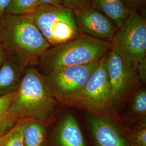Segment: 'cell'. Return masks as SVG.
Returning <instances> with one entry per match:
<instances>
[{"mask_svg": "<svg viewBox=\"0 0 146 146\" xmlns=\"http://www.w3.org/2000/svg\"><path fill=\"white\" fill-rule=\"evenodd\" d=\"M59 106L49 89L45 75L35 66H28L10 107L11 114L17 120L52 122Z\"/></svg>", "mask_w": 146, "mask_h": 146, "instance_id": "1", "label": "cell"}, {"mask_svg": "<svg viewBox=\"0 0 146 146\" xmlns=\"http://www.w3.org/2000/svg\"><path fill=\"white\" fill-rule=\"evenodd\" d=\"M0 44L9 52L19 55L29 66L51 47L42 35L31 14H5L0 17Z\"/></svg>", "mask_w": 146, "mask_h": 146, "instance_id": "2", "label": "cell"}, {"mask_svg": "<svg viewBox=\"0 0 146 146\" xmlns=\"http://www.w3.org/2000/svg\"><path fill=\"white\" fill-rule=\"evenodd\" d=\"M111 43L86 34L50 47L43 53L38 64L42 74L69 66L98 62L110 50Z\"/></svg>", "mask_w": 146, "mask_h": 146, "instance_id": "3", "label": "cell"}, {"mask_svg": "<svg viewBox=\"0 0 146 146\" xmlns=\"http://www.w3.org/2000/svg\"><path fill=\"white\" fill-rule=\"evenodd\" d=\"M31 15L51 47L68 42L82 34L78 30L74 11L63 5H40Z\"/></svg>", "mask_w": 146, "mask_h": 146, "instance_id": "4", "label": "cell"}, {"mask_svg": "<svg viewBox=\"0 0 146 146\" xmlns=\"http://www.w3.org/2000/svg\"><path fill=\"white\" fill-rule=\"evenodd\" d=\"M110 50L125 62L136 67L146 58V20L135 10L116 31L110 41Z\"/></svg>", "mask_w": 146, "mask_h": 146, "instance_id": "5", "label": "cell"}, {"mask_svg": "<svg viewBox=\"0 0 146 146\" xmlns=\"http://www.w3.org/2000/svg\"><path fill=\"white\" fill-rule=\"evenodd\" d=\"M99 62L59 68L45 75L49 89L60 106L70 107Z\"/></svg>", "mask_w": 146, "mask_h": 146, "instance_id": "6", "label": "cell"}, {"mask_svg": "<svg viewBox=\"0 0 146 146\" xmlns=\"http://www.w3.org/2000/svg\"><path fill=\"white\" fill-rule=\"evenodd\" d=\"M110 83L111 111L119 114L121 109L129 102L141 86L135 68L127 64L114 52L106 55Z\"/></svg>", "mask_w": 146, "mask_h": 146, "instance_id": "7", "label": "cell"}, {"mask_svg": "<svg viewBox=\"0 0 146 146\" xmlns=\"http://www.w3.org/2000/svg\"><path fill=\"white\" fill-rule=\"evenodd\" d=\"M106 55L100 60L84 88L70 107L93 113L111 111Z\"/></svg>", "mask_w": 146, "mask_h": 146, "instance_id": "8", "label": "cell"}, {"mask_svg": "<svg viewBox=\"0 0 146 146\" xmlns=\"http://www.w3.org/2000/svg\"><path fill=\"white\" fill-rule=\"evenodd\" d=\"M89 128L98 146H129L125 134L127 124L113 111H86Z\"/></svg>", "mask_w": 146, "mask_h": 146, "instance_id": "9", "label": "cell"}, {"mask_svg": "<svg viewBox=\"0 0 146 146\" xmlns=\"http://www.w3.org/2000/svg\"><path fill=\"white\" fill-rule=\"evenodd\" d=\"M74 11L78 30L82 34L101 40H112L118 28L104 14L93 7Z\"/></svg>", "mask_w": 146, "mask_h": 146, "instance_id": "10", "label": "cell"}, {"mask_svg": "<svg viewBox=\"0 0 146 146\" xmlns=\"http://www.w3.org/2000/svg\"><path fill=\"white\" fill-rule=\"evenodd\" d=\"M28 66L19 55L7 51L0 67V96L18 90Z\"/></svg>", "mask_w": 146, "mask_h": 146, "instance_id": "11", "label": "cell"}, {"mask_svg": "<svg viewBox=\"0 0 146 146\" xmlns=\"http://www.w3.org/2000/svg\"><path fill=\"white\" fill-rule=\"evenodd\" d=\"M53 139L56 146H86L78 122L72 113L64 114L57 121Z\"/></svg>", "mask_w": 146, "mask_h": 146, "instance_id": "12", "label": "cell"}, {"mask_svg": "<svg viewBox=\"0 0 146 146\" xmlns=\"http://www.w3.org/2000/svg\"><path fill=\"white\" fill-rule=\"evenodd\" d=\"M93 8L108 17L118 29L123 24L131 11L122 0H94Z\"/></svg>", "mask_w": 146, "mask_h": 146, "instance_id": "13", "label": "cell"}, {"mask_svg": "<svg viewBox=\"0 0 146 146\" xmlns=\"http://www.w3.org/2000/svg\"><path fill=\"white\" fill-rule=\"evenodd\" d=\"M52 122L29 119L23 132L25 146H46L47 127Z\"/></svg>", "mask_w": 146, "mask_h": 146, "instance_id": "14", "label": "cell"}, {"mask_svg": "<svg viewBox=\"0 0 146 146\" xmlns=\"http://www.w3.org/2000/svg\"><path fill=\"white\" fill-rule=\"evenodd\" d=\"M129 105L124 114L120 116L127 123H136L146 119V90L140 87L129 101Z\"/></svg>", "mask_w": 146, "mask_h": 146, "instance_id": "15", "label": "cell"}, {"mask_svg": "<svg viewBox=\"0 0 146 146\" xmlns=\"http://www.w3.org/2000/svg\"><path fill=\"white\" fill-rule=\"evenodd\" d=\"M17 91L11 94L0 96V136L4 135L19 121L10 112V107L15 99Z\"/></svg>", "mask_w": 146, "mask_h": 146, "instance_id": "16", "label": "cell"}, {"mask_svg": "<svg viewBox=\"0 0 146 146\" xmlns=\"http://www.w3.org/2000/svg\"><path fill=\"white\" fill-rule=\"evenodd\" d=\"M30 119L19 120L15 125L4 135L2 136L0 146H25L23 140V129Z\"/></svg>", "mask_w": 146, "mask_h": 146, "instance_id": "17", "label": "cell"}, {"mask_svg": "<svg viewBox=\"0 0 146 146\" xmlns=\"http://www.w3.org/2000/svg\"><path fill=\"white\" fill-rule=\"evenodd\" d=\"M38 6V0H11L5 14H31Z\"/></svg>", "mask_w": 146, "mask_h": 146, "instance_id": "18", "label": "cell"}, {"mask_svg": "<svg viewBox=\"0 0 146 146\" xmlns=\"http://www.w3.org/2000/svg\"><path fill=\"white\" fill-rule=\"evenodd\" d=\"M132 136L136 146H146V119L136 122Z\"/></svg>", "mask_w": 146, "mask_h": 146, "instance_id": "19", "label": "cell"}, {"mask_svg": "<svg viewBox=\"0 0 146 146\" xmlns=\"http://www.w3.org/2000/svg\"><path fill=\"white\" fill-rule=\"evenodd\" d=\"M87 0H62V5L73 10H80L87 8L86 2Z\"/></svg>", "mask_w": 146, "mask_h": 146, "instance_id": "20", "label": "cell"}, {"mask_svg": "<svg viewBox=\"0 0 146 146\" xmlns=\"http://www.w3.org/2000/svg\"><path fill=\"white\" fill-rule=\"evenodd\" d=\"M135 69L141 84H145L146 81V58L143 60L136 67Z\"/></svg>", "mask_w": 146, "mask_h": 146, "instance_id": "21", "label": "cell"}, {"mask_svg": "<svg viewBox=\"0 0 146 146\" xmlns=\"http://www.w3.org/2000/svg\"><path fill=\"white\" fill-rule=\"evenodd\" d=\"M38 5H62V0H38Z\"/></svg>", "mask_w": 146, "mask_h": 146, "instance_id": "22", "label": "cell"}, {"mask_svg": "<svg viewBox=\"0 0 146 146\" xmlns=\"http://www.w3.org/2000/svg\"><path fill=\"white\" fill-rule=\"evenodd\" d=\"M11 0H0V17L5 14Z\"/></svg>", "mask_w": 146, "mask_h": 146, "instance_id": "23", "label": "cell"}, {"mask_svg": "<svg viewBox=\"0 0 146 146\" xmlns=\"http://www.w3.org/2000/svg\"><path fill=\"white\" fill-rule=\"evenodd\" d=\"M7 53V50L5 49V47L0 44V67L5 58Z\"/></svg>", "mask_w": 146, "mask_h": 146, "instance_id": "24", "label": "cell"}, {"mask_svg": "<svg viewBox=\"0 0 146 146\" xmlns=\"http://www.w3.org/2000/svg\"><path fill=\"white\" fill-rule=\"evenodd\" d=\"M131 2H134V3H136V2H141L143 0H129Z\"/></svg>", "mask_w": 146, "mask_h": 146, "instance_id": "25", "label": "cell"}, {"mask_svg": "<svg viewBox=\"0 0 146 146\" xmlns=\"http://www.w3.org/2000/svg\"><path fill=\"white\" fill-rule=\"evenodd\" d=\"M1 141H2V136H0V146L1 143Z\"/></svg>", "mask_w": 146, "mask_h": 146, "instance_id": "26", "label": "cell"}]
</instances>
